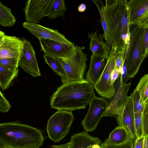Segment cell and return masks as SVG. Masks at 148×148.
<instances>
[{
	"label": "cell",
	"instance_id": "cell-1",
	"mask_svg": "<svg viewBox=\"0 0 148 148\" xmlns=\"http://www.w3.org/2000/svg\"><path fill=\"white\" fill-rule=\"evenodd\" d=\"M105 1V5L102 6V12L112 48H116L118 52H125L129 44L131 25L128 1Z\"/></svg>",
	"mask_w": 148,
	"mask_h": 148
},
{
	"label": "cell",
	"instance_id": "cell-18",
	"mask_svg": "<svg viewBox=\"0 0 148 148\" xmlns=\"http://www.w3.org/2000/svg\"><path fill=\"white\" fill-rule=\"evenodd\" d=\"M70 148H91L95 144L100 145L101 140L98 137L91 136L86 132L73 135L70 139Z\"/></svg>",
	"mask_w": 148,
	"mask_h": 148
},
{
	"label": "cell",
	"instance_id": "cell-28",
	"mask_svg": "<svg viewBox=\"0 0 148 148\" xmlns=\"http://www.w3.org/2000/svg\"><path fill=\"white\" fill-rule=\"evenodd\" d=\"M19 58H10L0 59V65L8 69L14 70L18 69Z\"/></svg>",
	"mask_w": 148,
	"mask_h": 148
},
{
	"label": "cell",
	"instance_id": "cell-15",
	"mask_svg": "<svg viewBox=\"0 0 148 148\" xmlns=\"http://www.w3.org/2000/svg\"><path fill=\"white\" fill-rule=\"evenodd\" d=\"M108 58L109 57L92 54L89 69L86 73L85 79L93 86L100 78L106 66Z\"/></svg>",
	"mask_w": 148,
	"mask_h": 148
},
{
	"label": "cell",
	"instance_id": "cell-21",
	"mask_svg": "<svg viewBox=\"0 0 148 148\" xmlns=\"http://www.w3.org/2000/svg\"><path fill=\"white\" fill-rule=\"evenodd\" d=\"M44 58L45 62L61 78L63 84L66 82V74L60 59L58 58L44 54Z\"/></svg>",
	"mask_w": 148,
	"mask_h": 148
},
{
	"label": "cell",
	"instance_id": "cell-33",
	"mask_svg": "<svg viewBox=\"0 0 148 148\" xmlns=\"http://www.w3.org/2000/svg\"><path fill=\"white\" fill-rule=\"evenodd\" d=\"M0 96V112H7L10 110L11 106L1 91Z\"/></svg>",
	"mask_w": 148,
	"mask_h": 148
},
{
	"label": "cell",
	"instance_id": "cell-25",
	"mask_svg": "<svg viewBox=\"0 0 148 148\" xmlns=\"http://www.w3.org/2000/svg\"><path fill=\"white\" fill-rule=\"evenodd\" d=\"M139 92L142 105L148 102V73L140 79L136 88Z\"/></svg>",
	"mask_w": 148,
	"mask_h": 148
},
{
	"label": "cell",
	"instance_id": "cell-16",
	"mask_svg": "<svg viewBox=\"0 0 148 148\" xmlns=\"http://www.w3.org/2000/svg\"><path fill=\"white\" fill-rule=\"evenodd\" d=\"M119 126L125 128L135 141L137 139L133 103L131 96H127Z\"/></svg>",
	"mask_w": 148,
	"mask_h": 148
},
{
	"label": "cell",
	"instance_id": "cell-34",
	"mask_svg": "<svg viewBox=\"0 0 148 148\" xmlns=\"http://www.w3.org/2000/svg\"><path fill=\"white\" fill-rule=\"evenodd\" d=\"M125 52H118L116 60L115 68L119 70L121 74L122 73V69L124 62Z\"/></svg>",
	"mask_w": 148,
	"mask_h": 148
},
{
	"label": "cell",
	"instance_id": "cell-35",
	"mask_svg": "<svg viewBox=\"0 0 148 148\" xmlns=\"http://www.w3.org/2000/svg\"><path fill=\"white\" fill-rule=\"evenodd\" d=\"M136 25L144 28L148 27V10L139 19Z\"/></svg>",
	"mask_w": 148,
	"mask_h": 148
},
{
	"label": "cell",
	"instance_id": "cell-6",
	"mask_svg": "<svg viewBox=\"0 0 148 148\" xmlns=\"http://www.w3.org/2000/svg\"><path fill=\"white\" fill-rule=\"evenodd\" d=\"M74 117L72 111L58 110L48 119L46 130L49 138L58 142L69 132Z\"/></svg>",
	"mask_w": 148,
	"mask_h": 148
},
{
	"label": "cell",
	"instance_id": "cell-3",
	"mask_svg": "<svg viewBox=\"0 0 148 148\" xmlns=\"http://www.w3.org/2000/svg\"><path fill=\"white\" fill-rule=\"evenodd\" d=\"M44 139L40 129L18 121L0 124V148H39Z\"/></svg>",
	"mask_w": 148,
	"mask_h": 148
},
{
	"label": "cell",
	"instance_id": "cell-22",
	"mask_svg": "<svg viewBox=\"0 0 148 148\" xmlns=\"http://www.w3.org/2000/svg\"><path fill=\"white\" fill-rule=\"evenodd\" d=\"M19 70L10 69L0 65V87L3 90L9 87L12 81L17 75Z\"/></svg>",
	"mask_w": 148,
	"mask_h": 148
},
{
	"label": "cell",
	"instance_id": "cell-31",
	"mask_svg": "<svg viewBox=\"0 0 148 148\" xmlns=\"http://www.w3.org/2000/svg\"><path fill=\"white\" fill-rule=\"evenodd\" d=\"M143 136H148V102L145 105L142 113Z\"/></svg>",
	"mask_w": 148,
	"mask_h": 148
},
{
	"label": "cell",
	"instance_id": "cell-29",
	"mask_svg": "<svg viewBox=\"0 0 148 148\" xmlns=\"http://www.w3.org/2000/svg\"><path fill=\"white\" fill-rule=\"evenodd\" d=\"M135 140L132 139L119 145H113L104 142L100 145V148H133Z\"/></svg>",
	"mask_w": 148,
	"mask_h": 148
},
{
	"label": "cell",
	"instance_id": "cell-2",
	"mask_svg": "<svg viewBox=\"0 0 148 148\" xmlns=\"http://www.w3.org/2000/svg\"><path fill=\"white\" fill-rule=\"evenodd\" d=\"M94 88L86 79L62 84L50 97L51 108L71 111L84 109L96 96Z\"/></svg>",
	"mask_w": 148,
	"mask_h": 148
},
{
	"label": "cell",
	"instance_id": "cell-24",
	"mask_svg": "<svg viewBox=\"0 0 148 148\" xmlns=\"http://www.w3.org/2000/svg\"><path fill=\"white\" fill-rule=\"evenodd\" d=\"M67 9L64 0H53L47 17L50 19L61 16L64 17Z\"/></svg>",
	"mask_w": 148,
	"mask_h": 148
},
{
	"label": "cell",
	"instance_id": "cell-13",
	"mask_svg": "<svg viewBox=\"0 0 148 148\" xmlns=\"http://www.w3.org/2000/svg\"><path fill=\"white\" fill-rule=\"evenodd\" d=\"M23 25L24 28L38 39L42 38L66 43H71L72 42L66 39L63 34L59 32L57 30L49 28L38 24L27 21L24 22Z\"/></svg>",
	"mask_w": 148,
	"mask_h": 148
},
{
	"label": "cell",
	"instance_id": "cell-17",
	"mask_svg": "<svg viewBox=\"0 0 148 148\" xmlns=\"http://www.w3.org/2000/svg\"><path fill=\"white\" fill-rule=\"evenodd\" d=\"M88 36L90 40V50L92 54L95 55L109 57L111 51L106 42L103 41V35L98 36L97 31L94 32L88 33Z\"/></svg>",
	"mask_w": 148,
	"mask_h": 148
},
{
	"label": "cell",
	"instance_id": "cell-39",
	"mask_svg": "<svg viewBox=\"0 0 148 148\" xmlns=\"http://www.w3.org/2000/svg\"><path fill=\"white\" fill-rule=\"evenodd\" d=\"M86 6L85 4L82 3L80 4L78 7V11L80 12H83L86 9Z\"/></svg>",
	"mask_w": 148,
	"mask_h": 148
},
{
	"label": "cell",
	"instance_id": "cell-5",
	"mask_svg": "<svg viewBox=\"0 0 148 148\" xmlns=\"http://www.w3.org/2000/svg\"><path fill=\"white\" fill-rule=\"evenodd\" d=\"M145 29V28L136 25L130 33L127 61V75L129 79L136 75L144 60L142 50Z\"/></svg>",
	"mask_w": 148,
	"mask_h": 148
},
{
	"label": "cell",
	"instance_id": "cell-32",
	"mask_svg": "<svg viewBox=\"0 0 148 148\" xmlns=\"http://www.w3.org/2000/svg\"><path fill=\"white\" fill-rule=\"evenodd\" d=\"M148 56V27L145 28L143 40L142 57L144 60Z\"/></svg>",
	"mask_w": 148,
	"mask_h": 148
},
{
	"label": "cell",
	"instance_id": "cell-7",
	"mask_svg": "<svg viewBox=\"0 0 148 148\" xmlns=\"http://www.w3.org/2000/svg\"><path fill=\"white\" fill-rule=\"evenodd\" d=\"M118 53L116 48H112L105 68L99 80L93 86L100 95L108 99L116 94L114 85L111 83V73L115 68Z\"/></svg>",
	"mask_w": 148,
	"mask_h": 148
},
{
	"label": "cell",
	"instance_id": "cell-40",
	"mask_svg": "<svg viewBox=\"0 0 148 148\" xmlns=\"http://www.w3.org/2000/svg\"><path fill=\"white\" fill-rule=\"evenodd\" d=\"M143 148H148V136H144Z\"/></svg>",
	"mask_w": 148,
	"mask_h": 148
},
{
	"label": "cell",
	"instance_id": "cell-26",
	"mask_svg": "<svg viewBox=\"0 0 148 148\" xmlns=\"http://www.w3.org/2000/svg\"><path fill=\"white\" fill-rule=\"evenodd\" d=\"M92 1L96 5L99 11L101 18V23L104 30V33L103 35V39L105 40L108 46L111 49L112 48L113 45L107 32L106 25L102 12V6L103 5V3L102 1L100 0H92Z\"/></svg>",
	"mask_w": 148,
	"mask_h": 148
},
{
	"label": "cell",
	"instance_id": "cell-19",
	"mask_svg": "<svg viewBox=\"0 0 148 148\" xmlns=\"http://www.w3.org/2000/svg\"><path fill=\"white\" fill-rule=\"evenodd\" d=\"M130 24L136 25L138 21L148 10V0L127 1Z\"/></svg>",
	"mask_w": 148,
	"mask_h": 148
},
{
	"label": "cell",
	"instance_id": "cell-10",
	"mask_svg": "<svg viewBox=\"0 0 148 148\" xmlns=\"http://www.w3.org/2000/svg\"><path fill=\"white\" fill-rule=\"evenodd\" d=\"M131 84V82L127 84L123 83L120 79L118 89L103 115V116L114 117L118 124L121 119Z\"/></svg>",
	"mask_w": 148,
	"mask_h": 148
},
{
	"label": "cell",
	"instance_id": "cell-4",
	"mask_svg": "<svg viewBox=\"0 0 148 148\" xmlns=\"http://www.w3.org/2000/svg\"><path fill=\"white\" fill-rule=\"evenodd\" d=\"M59 58L66 75V83L83 81L87 56L82 48L75 45Z\"/></svg>",
	"mask_w": 148,
	"mask_h": 148
},
{
	"label": "cell",
	"instance_id": "cell-37",
	"mask_svg": "<svg viewBox=\"0 0 148 148\" xmlns=\"http://www.w3.org/2000/svg\"><path fill=\"white\" fill-rule=\"evenodd\" d=\"M121 75L119 70L115 68L111 73V83L112 84L114 85V82L119 75Z\"/></svg>",
	"mask_w": 148,
	"mask_h": 148
},
{
	"label": "cell",
	"instance_id": "cell-20",
	"mask_svg": "<svg viewBox=\"0 0 148 148\" xmlns=\"http://www.w3.org/2000/svg\"><path fill=\"white\" fill-rule=\"evenodd\" d=\"M132 139L125 128L118 126L110 133L108 138L106 139L104 142L111 144L119 145Z\"/></svg>",
	"mask_w": 148,
	"mask_h": 148
},
{
	"label": "cell",
	"instance_id": "cell-36",
	"mask_svg": "<svg viewBox=\"0 0 148 148\" xmlns=\"http://www.w3.org/2000/svg\"><path fill=\"white\" fill-rule=\"evenodd\" d=\"M144 136L137 138L135 140L133 148H143Z\"/></svg>",
	"mask_w": 148,
	"mask_h": 148
},
{
	"label": "cell",
	"instance_id": "cell-38",
	"mask_svg": "<svg viewBox=\"0 0 148 148\" xmlns=\"http://www.w3.org/2000/svg\"><path fill=\"white\" fill-rule=\"evenodd\" d=\"M71 146L70 142L66 144L58 145H53L50 148H70Z\"/></svg>",
	"mask_w": 148,
	"mask_h": 148
},
{
	"label": "cell",
	"instance_id": "cell-9",
	"mask_svg": "<svg viewBox=\"0 0 148 148\" xmlns=\"http://www.w3.org/2000/svg\"><path fill=\"white\" fill-rule=\"evenodd\" d=\"M53 0H29L24 8L26 21L38 24L45 16H48Z\"/></svg>",
	"mask_w": 148,
	"mask_h": 148
},
{
	"label": "cell",
	"instance_id": "cell-41",
	"mask_svg": "<svg viewBox=\"0 0 148 148\" xmlns=\"http://www.w3.org/2000/svg\"><path fill=\"white\" fill-rule=\"evenodd\" d=\"M91 148H100V145L98 144H95L92 146Z\"/></svg>",
	"mask_w": 148,
	"mask_h": 148
},
{
	"label": "cell",
	"instance_id": "cell-23",
	"mask_svg": "<svg viewBox=\"0 0 148 148\" xmlns=\"http://www.w3.org/2000/svg\"><path fill=\"white\" fill-rule=\"evenodd\" d=\"M16 19L12 13L11 9L0 2V25L5 27L13 25Z\"/></svg>",
	"mask_w": 148,
	"mask_h": 148
},
{
	"label": "cell",
	"instance_id": "cell-12",
	"mask_svg": "<svg viewBox=\"0 0 148 148\" xmlns=\"http://www.w3.org/2000/svg\"><path fill=\"white\" fill-rule=\"evenodd\" d=\"M23 42L15 36H9L0 31V59L15 58H19Z\"/></svg>",
	"mask_w": 148,
	"mask_h": 148
},
{
	"label": "cell",
	"instance_id": "cell-14",
	"mask_svg": "<svg viewBox=\"0 0 148 148\" xmlns=\"http://www.w3.org/2000/svg\"><path fill=\"white\" fill-rule=\"evenodd\" d=\"M38 39L41 50L44 54L57 58L60 57L75 45L73 42L66 43L42 38Z\"/></svg>",
	"mask_w": 148,
	"mask_h": 148
},
{
	"label": "cell",
	"instance_id": "cell-8",
	"mask_svg": "<svg viewBox=\"0 0 148 148\" xmlns=\"http://www.w3.org/2000/svg\"><path fill=\"white\" fill-rule=\"evenodd\" d=\"M88 112L81 125L87 132L96 129L97 124L106 112L109 103L105 99L95 96L91 101Z\"/></svg>",
	"mask_w": 148,
	"mask_h": 148
},
{
	"label": "cell",
	"instance_id": "cell-11",
	"mask_svg": "<svg viewBox=\"0 0 148 148\" xmlns=\"http://www.w3.org/2000/svg\"><path fill=\"white\" fill-rule=\"evenodd\" d=\"M23 46L20 55L18 66L34 77L40 76V71L36 57L35 51L30 42L21 38Z\"/></svg>",
	"mask_w": 148,
	"mask_h": 148
},
{
	"label": "cell",
	"instance_id": "cell-42",
	"mask_svg": "<svg viewBox=\"0 0 148 148\" xmlns=\"http://www.w3.org/2000/svg\"></svg>",
	"mask_w": 148,
	"mask_h": 148
},
{
	"label": "cell",
	"instance_id": "cell-27",
	"mask_svg": "<svg viewBox=\"0 0 148 148\" xmlns=\"http://www.w3.org/2000/svg\"><path fill=\"white\" fill-rule=\"evenodd\" d=\"M130 96L132 100L134 113L143 112L144 106H143L141 103L138 91L135 88Z\"/></svg>",
	"mask_w": 148,
	"mask_h": 148
},
{
	"label": "cell",
	"instance_id": "cell-30",
	"mask_svg": "<svg viewBox=\"0 0 148 148\" xmlns=\"http://www.w3.org/2000/svg\"><path fill=\"white\" fill-rule=\"evenodd\" d=\"M142 113L143 112L134 113L135 125L137 138L143 136L142 125Z\"/></svg>",
	"mask_w": 148,
	"mask_h": 148
}]
</instances>
